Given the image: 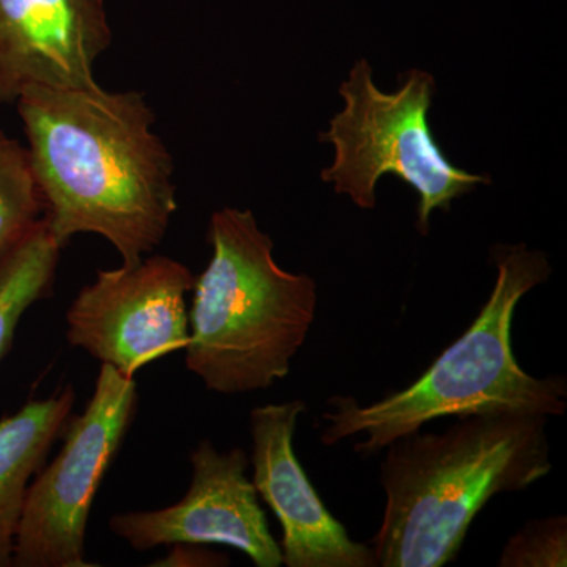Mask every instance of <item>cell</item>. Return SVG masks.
Wrapping results in <instances>:
<instances>
[{
	"label": "cell",
	"mask_w": 567,
	"mask_h": 567,
	"mask_svg": "<svg viewBox=\"0 0 567 567\" xmlns=\"http://www.w3.org/2000/svg\"><path fill=\"white\" fill-rule=\"evenodd\" d=\"M14 104L55 244L102 235L125 265L162 244L178 208L174 162L144 93L29 87Z\"/></svg>",
	"instance_id": "6da1fadb"
},
{
	"label": "cell",
	"mask_w": 567,
	"mask_h": 567,
	"mask_svg": "<svg viewBox=\"0 0 567 567\" xmlns=\"http://www.w3.org/2000/svg\"><path fill=\"white\" fill-rule=\"evenodd\" d=\"M547 423L536 413H477L439 434L417 431L391 442L380 466L385 511L369 543L377 566L454 561L495 495L550 475Z\"/></svg>",
	"instance_id": "7a4b0ae2"
},
{
	"label": "cell",
	"mask_w": 567,
	"mask_h": 567,
	"mask_svg": "<svg viewBox=\"0 0 567 567\" xmlns=\"http://www.w3.org/2000/svg\"><path fill=\"white\" fill-rule=\"evenodd\" d=\"M496 281L475 322L432 363L416 382L371 405L333 395L324 412L320 442L333 446L363 435L354 443L360 454H374L424 424L445 416L477 413H536L565 415V377L537 379L518 365L513 350V319L518 301L550 278L543 251L525 245L492 249Z\"/></svg>",
	"instance_id": "3957f363"
},
{
	"label": "cell",
	"mask_w": 567,
	"mask_h": 567,
	"mask_svg": "<svg viewBox=\"0 0 567 567\" xmlns=\"http://www.w3.org/2000/svg\"><path fill=\"white\" fill-rule=\"evenodd\" d=\"M213 254L194 279L186 368L215 393L267 390L290 372L316 320L317 286L284 270L251 210L212 215Z\"/></svg>",
	"instance_id": "277c9868"
},
{
	"label": "cell",
	"mask_w": 567,
	"mask_h": 567,
	"mask_svg": "<svg viewBox=\"0 0 567 567\" xmlns=\"http://www.w3.org/2000/svg\"><path fill=\"white\" fill-rule=\"evenodd\" d=\"M435 89L431 73L410 70L398 91H380L372 66L361 59L339 87L344 110L319 134L320 142L334 147V162L320 174L322 182L333 183L336 193L371 210L377 183L383 175H398L420 196L421 235L429 234L432 213L450 212L454 199L491 183L484 175L454 166L440 148L427 121Z\"/></svg>",
	"instance_id": "5b68a950"
},
{
	"label": "cell",
	"mask_w": 567,
	"mask_h": 567,
	"mask_svg": "<svg viewBox=\"0 0 567 567\" xmlns=\"http://www.w3.org/2000/svg\"><path fill=\"white\" fill-rule=\"evenodd\" d=\"M134 377L103 364L84 412L66 421L61 453L41 466L25 495L13 566L91 567L84 558L93 498L134 412Z\"/></svg>",
	"instance_id": "8992f818"
},
{
	"label": "cell",
	"mask_w": 567,
	"mask_h": 567,
	"mask_svg": "<svg viewBox=\"0 0 567 567\" xmlns=\"http://www.w3.org/2000/svg\"><path fill=\"white\" fill-rule=\"evenodd\" d=\"M194 279L186 265L166 256L100 270L66 312V341L134 375L188 346L186 295Z\"/></svg>",
	"instance_id": "52a82bcc"
},
{
	"label": "cell",
	"mask_w": 567,
	"mask_h": 567,
	"mask_svg": "<svg viewBox=\"0 0 567 567\" xmlns=\"http://www.w3.org/2000/svg\"><path fill=\"white\" fill-rule=\"evenodd\" d=\"M189 461L192 484L181 502L158 511L115 514L111 532L136 551L167 544H223L244 551L257 567L281 566V546L246 476L245 451L219 453L204 440Z\"/></svg>",
	"instance_id": "ba28073f"
},
{
	"label": "cell",
	"mask_w": 567,
	"mask_h": 567,
	"mask_svg": "<svg viewBox=\"0 0 567 567\" xmlns=\"http://www.w3.org/2000/svg\"><path fill=\"white\" fill-rule=\"evenodd\" d=\"M300 399L257 406L251 412L252 484L282 527L287 567H377L369 544L349 536L317 495L293 450Z\"/></svg>",
	"instance_id": "9c48e42d"
},
{
	"label": "cell",
	"mask_w": 567,
	"mask_h": 567,
	"mask_svg": "<svg viewBox=\"0 0 567 567\" xmlns=\"http://www.w3.org/2000/svg\"><path fill=\"white\" fill-rule=\"evenodd\" d=\"M104 0H0V104L29 87L89 89L111 47Z\"/></svg>",
	"instance_id": "30bf717a"
},
{
	"label": "cell",
	"mask_w": 567,
	"mask_h": 567,
	"mask_svg": "<svg viewBox=\"0 0 567 567\" xmlns=\"http://www.w3.org/2000/svg\"><path fill=\"white\" fill-rule=\"evenodd\" d=\"M74 405L73 388L32 399L0 420V567L13 566L14 540L31 480L47 462Z\"/></svg>",
	"instance_id": "8fae6325"
},
{
	"label": "cell",
	"mask_w": 567,
	"mask_h": 567,
	"mask_svg": "<svg viewBox=\"0 0 567 567\" xmlns=\"http://www.w3.org/2000/svg\"><path fill=\"white\" fill-rule=\"evenodd\" d=\"M61 251L43 216L0 262V361L13 344L21 317L51 295Z\"/></svg>",
	"instance_id": "7c38bea8"
},
{
	"label": "cell",
	"mask_w": 567,
	"mask_h": 567,
	"mask_svg": "<svg viewBox=\"0 0 567 567\" xmlns=\"http://www.w3.org/2000/svg\"><path fill=\"white\" fill-rule=\"evenodd\" d=\"M43 215L28 148L0 128V262Z\"/></svg>",
	"instance_id": "4fadbf2b"
},
{
	"label": "cell",
	"mask_w": 567,
	"mask_h": 567,
	"mask_svg": "<svg viewBox=\"0 0 567 567\" xmlns=\"http://www.w3.org/2000/svg\"><path fill=\"white\" fill-rule=\"evenodd\" d=\"M499 567H566L567 518L554 516L528 522L509 537L498 559Z\"/></svg>",
	"instance_id": "5bb4252c"
},
{
	"label": "cell",
	"mask_w": 567,
	"mask_h": 567,
	"mask_svg": "<svg viewBox=\"0 0 567 567\" xmlns=\"http://www.w3.org/2000/svg\"><path fill=\"white\" fill-rule=\"evenodd\" d=\"M169 557L156 566H227L229 559L226 555L205 550L203 544H174Z\"/></svg>",
	"instance_id": "9a60e30c"
}]
</instances>
